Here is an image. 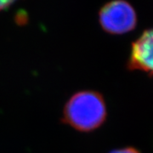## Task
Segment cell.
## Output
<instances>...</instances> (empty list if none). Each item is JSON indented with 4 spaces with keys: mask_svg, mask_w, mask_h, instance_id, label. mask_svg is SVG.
<instances>
[{
    "mask_svg": "<svg viewBox=\"0 0 153 153\" xmlns=\"http://www.w3.org/2000/svg\"><path fill=\"white\" fill-rule=\"evenodd\" d=\"M106 116L105 101L100 94L81 91L72 95L64 109V120L73 128L91 131L101 125Z\"/></svg>",
    "mask_w": 153,
    "mask_h": 153,
    "instance_id": "obj_1",
    "label": "cell"
},
{
    "mask_svg": "<svg viewBox=\"0 0 153 153\" xmlns=\"http://www.w3.org/2000/svg\"><path fill=\"white\" fill-rule=\"evenodd\" d=\"M102 28L112 34H123L131 31L136 25V14L129 4L124 1H112L100 11Z\"/></svg>",
    "mask_w": 153,
    "mask_h": 153,
    "instance_id": "obj_2",
    "label": "cell"
},
{
    "mask_svg": "<svg viewBox=\"0 0 153 153\" xmlns=\"http://www.w3.org/2000/svg\"><path fill=\"white\" fill-rule=\"evenodd\" d=\"M130 66L153 73V29L145 32L133 44Z\"/></svg>",
    "mask_w": 153,
    "mask_h": 153,
    "instance_id": "obj_3",
    "label": "cell"
},
{
    "mask_svg": "<svg viewBox=\"0 0 153 153\" xmlns=\"http://www.w3.org/2000/svg\"><path fill=\"white\" fill-rule=\"evenodd\" d=\"M110 153H140L137 150L133 149V148H123V149H119V150H115Z\"/></svg>",
    "mask_w": 153,
    "mask_h": 153,
    "instance_id": "obj_4",
    "label": "cell"
},
{
    "mask_svg": "<svg viewBox=\"0 0 153 153\" xmlns=\"http://www.w3.org/2000/svg\"><path fill=\"white\" fill-rule=\"evenodd\" d=\"M13 4L12 1H0V11L3 10L4 9H5L7 7Z\"/></svg>",
    "mask_w": 153,
    "mask_h": 153,
    "instance_id": "obj_5",
    "label": "cell"
}]
</instances>
